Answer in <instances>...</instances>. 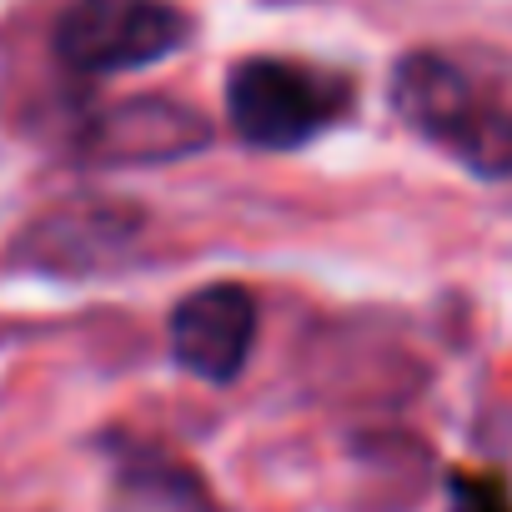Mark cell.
<instances>
[{
    "mask_svg": "<svg viewBox=\"0 0 512 512\" xmlns=\"http://www.w3.org/2000/svg\"><path fill=\"white\" fill-rule=\"evenodd\" d=\"M191 21L171 0H71L56 21V56L81 76L141 71L176 56Z\"/></svg>",
    "mask_w": 512,
    "mask_h": 512,
    "instance_id": "3957f363",
    "label": "cell"
},
{
    "mask_svg": "<svg viewBox=\"0 0 512 512\" xmlns=\"http://www.w3.org/2000/svg\"><path fill=\"white\" fill-rule=\"evenodd\" d=\"M206 121L166 96H141L101 111L86 131V151L96 161H176L206 146Z\"/></svg>",
    "mask_w": 512,
    "mask_h": 512,
    "instance_id": "8992f818",
    "label": "cell"
},
{
    "mask_svg": "<svg viewBox=\"0 0 512 512\" xmlns=\"http://www.w3.org/2000/svg\"><path fill=\"white\" fill-rule=\"evenodd\" d=\"M347 106H352L347 76L282 56H251L226 76L231 131L256 151H297L327 126H337Z\"/></svg>",
    "mask_w": 512,
    "mask_h": 512,
    "instance_id": "7a4b0ae2",
    "label": "cell"
},
{
    "mask_svg": "<svg viewBox=\"0 0 512 512\" xmlns=\"http://www.w3.org/2000/svg\"><path fill=\"white\" fill-rule=\"evenodd\" d=\"M141 231H146L141 206L91 196V201H66L36 216L16 236L11 256L41 277H101V272H116L136 251Z\"/></svg>",
    "mask_w": 512,
    "mask_h": 512,
    "instance_id": "277c9868",
    "label": "cell"
},
{
    "mask_svg": "<svg viewBox=\"0 0 512 512\" xmlns=\"http://www.w3.org/2000/svg\"><path fill=\"white\" fill-rule=\"evenodd\" d=\"M251 347H256V297L236 282H211L171 312L176 362L211 387L236 382Z\"/></svg>",
    "mask_w": 512,
    "mask_h": 512,
    "instance_id": "5b68a950",
    "label": "cell"
},
{
    "mask_svg": "<svg viewBox=\"0 0 512 512\" xmlns=\"http://www.w3.org/2000/svg\"><path fill=\"white\" fill-rule=\"evenodd\" d=\"M447 512H512V492H507L497 477H487V472L457 477V482H452V507H447Z\"/></svg>",
    "mask_w": 512,
    "mask_h": 512,
    "instance_id": "52a82bcc",
    "label": "cell"
},
{
    "mask_svg": "<svg viewBox=\"0 0 512 512\" xmlns=\"http://www.w3.org/2000/svg\"><path fill=\"white\" fill-rule=\"evenodd\" d=\"M397 116L472 176H512V56L427 46L392 71Z\"/></svg>",
    "mask_w": 512,
    "mask_h": 512,
    "instance_id": "6da1fadb",
    "label": "cell"
}]
</instances>
